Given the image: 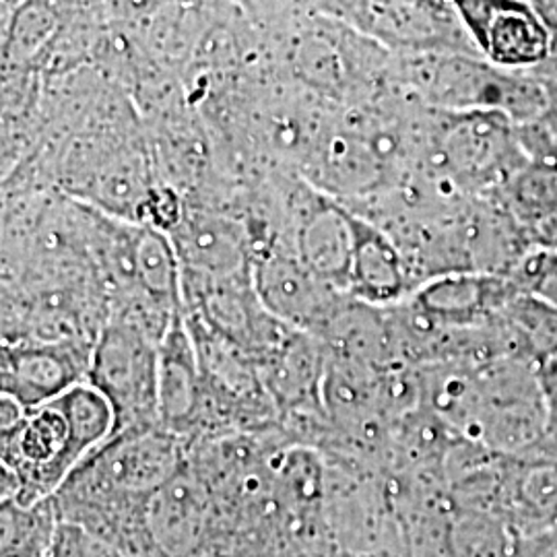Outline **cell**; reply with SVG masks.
<instances>
[{"mask_svg":"<svg viewBox=\"0 0 557 557\" xmlns=\"http://www.w3.org/2000/svg\"><path fill=\"white\" fill-rule=\"evenodd\" d=\"M397 87L434 112H498L517 126L537 122L547 110L539 71H504L478 54L397 57Z\"/></svg>","mask_w":557,"mask_h":557,"instance_id":"7a4b0ae2","label":"cell"},{"mask_svg":"<svg viewBox=\"0 0 557 557\" xmlns=\"http://www.w3.org/2000/svg\"><path fill=\"white\" fill-rule=\"evenodd\" d=\"M202 374L184 308L160 343V425L176 436L200 430Z\"/></svg>","mask_w":557,"mask_h":557,"instance_id":"ba28073f","label":"cell"},{"mask_svg":"<svg viewBox=\"0 0 557 557\" xmlns=\"http://www.w3.org/2000/svg\"><path fill=\"white\" fill-rule=\"evenodd\" d=\"M498 517L518 537L557 527V453L506 457Z\"/></svg>","mask_w":557,"mask_h":557,"instance_id":"9c48e42d","label":"cell"},{"mask_svg":"<svg viewBox=\"0 0 557 557\" xmlns=\"http://www.w3.org/2000/svg\"><path fill=\"white\" fill-rule=\"evenodd\" d=\"M475 52L504 71H541L552 34L533 0H453Z\"/></svg>","mask_w":557,"mask_h":557,"instance_id":"5b68a950","label":"cell"},{"mask_svg":"<svg viewBox=\"0 0 557 557\" xmlns=\"http://www.w3.org/2000/svg\"><path fill=\"white\" fill-rule=\"evenodd\" d=\"M252 281L262 306L275 319L314 337L324 333L349 299L314 277L298 255L281 242H271L257 252Z\"/></svg>","mask_w":557,"mask_h":557,"instance_id":"8992f818","label":"cell"},{"mask_svg":"<svg viewBox=\"0 0 557 557\" xmlns=\"http://www.w3.org/2000/svg\"><path fill=\"white\" fill-rule=\"evenodd\" d=\"M91 351L87 341H4L2 395L23 409L50 403L87 380Z\"/></svg>","mask_w":557,"mask_h":557,"instance_id":"52a82bcc","label":"cell"},{"mask_svg":"<svg viewBox=\"0 0 557 557\" xmlns=\"http://www.w3.org/2000/svg\"><path fill=\"white\" fill-rule=\"evenodd\" d=\"M522 292L535 294L557 308V252L531 250L512 275Z\"/></svg>","mask_w":557,"mask_h":557,"instance_id":"5bb4252c","label":"cell"},{"mask_svg":"<svg viewBox=\"0 0 557 557\" xmlns=\"http://www.w3.org/2000/svg\"><path fill=\"white\" fill-rule=\"evenodd\" d=\"M23 2H27V0H2V20L13 15Z\"/></svg>","mask_w":557,"mask_h":557,"instance_id":"e0dca14e","label":"cell"},{"mask_svg":"<svg viewBox=\"0 0 557 557\" xmlns=\"http://www.w3.org/2000/svg\"><path fill=\"white\" fill-rule=\"evenodd\" d=\"M520 358L547 363L557 358V308L535 294L520 292L502 312Z\"/></svg>","mask_w":557,"mask_h":557,"instance_id":"7c38bea8","label":"cell"},{"mask_svg":"<svg viewBox=\"0 0 557 557\" xmlns=\"http://www.w3.org/2000/svg\"><path fill=\"white\" fill-rule=\"evenodd\" d=\"M2 428V502L36 506L103 448L116 430L110 400L87 380Z\"/></svg>","mask_w":557,"mask_h":557,"instance_id":"6da1fadb","label":"cell"},{"mask_svg":"<svg viewBox=\"0 0 557 557\" xmlns=\"http://www.w3.org/2000/svg\"><path fill=\"white\" fill-rule=\"evenodd\" d=\"M510 557H557V527L535 535H515Z\"/></svg>","mask_w":557,"mask_h":557,"instance_id":"9a60e30c","label":"cell"},{"mask_svg":"<svg viewBox=\"0 0 557 557\" xmlns=\"http://www.w3.org/2000/svg\"><path fill=\"white\" fill-rule=\"evenodd\" d=\"M52 499L36 506L2 502V557H48L59 535Z\"/></svg>","mask_w":557,"mask_h":557,"instance_id":"4fadbf2b","label":"cell"},{"mask_svg":"<svg viewBox=\"0 0 557 557\" xmlns=\"http://www.w3.org/2000/svg\"><path fill=\"white\" fill-rule=\"evenodd\" d=\"M160 343L139 322L114 312L101 326L87 382L110 400L114 436L160 425Z\"/></svg>","mask_w":557,"mask_h":557,"instance_id":"277c9868","label":"cell"},{"mask_svg":"<svg viewBox=\"0 0 557 557\" xmlns=\"http://www.w3.org/2000/svg\"><path fill=\"white\" fill-rule=\"evenodd\" d=\"M354 232L356 246L347 296L376 308H391L411 298L416 283L397 242L358 213H354Z\"/></svg>","mask_w":557,"mask_h":557,"instance_id":"30bf717a","label":"cell"},{"mask_svg":"<svg viewBox=\"0 0 557 557\" xmlns=\"http://www.w3.org/2000/svg\"><path fill=\"white\" fill-rule=\"evenodd\" d=\"M498 199L517 220L531 250L557 252V172L527 163Z\"/></svg>","mask_w":557,"mask_h":557,"instance_id":"8fae6325","label":"cell"},{"mask_svg":"<svg viewBox=\"0 0 557 557\" xmlns=\"http://www.w3.org/2000/svg\"><path fill=\"white\" fill-rule=\"evenodd\" d=\"M533 4L537 7L539 15L543 17L552 34V54L541 71L557 75V0H533Z\"/></svg>","mask_w":557,"mask_h":557,"instance_id":"2e32d148","label":"cell"},{"mask_svg":"<svg viewBox=\"0 0 557 557\" xmlns=\"http://www.w3.org/2000/svg\"><path fill=\"white\" fill-rule=\"evenodd\" d=\"M301 2L308 15L343 25L395 57L478 54L458 20L453 0Z\"/></svg>","mask_w":557,"mask_h":557,"instance_id":"3957f363","label":"cell"}]
</instances>
